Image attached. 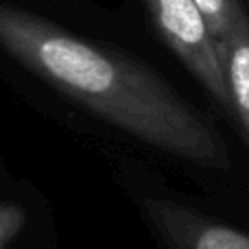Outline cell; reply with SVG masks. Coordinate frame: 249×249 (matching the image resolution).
I'll return each instance as SVG.
<instances>
[{
  "label": "cell",
  "mask_w": 249,
  "mask_h": 249,
  "mask_svg": "<svg viewBox=\"0 0 249 249\" xmlns=\"http://www.w3.org/2000/svg\"><path fill=\"white\" fill-rule=\"evenodd\" d=\"M166 219L173 223L175 236L188 249H249L247 234L228 225L195 219L173 208L166 210Z\"/></svg>",
  "instance_id": "277c9868"
},
{
  "label": "cell",
  "mask_w": 249,
  "mask_h": 249,
  "mask_svg": "<svg viewBox=\"0 0 249 249\" xmlns=\"http://www.w3.org/2000/svg\"><path fill=\"white\" fill-rule=\"evenodd\" d=\"M146 7L171 51L216 103L232 114V96L219 44L199 4L195 0H146Z\"/></svg>",
  "instance_id": "7a4b0ae2"
},
{
  "label": "cell",
  "mask_w": 249,
  "mask_h": 249,
  "mask_svg": "<svg viewBox=\"0 0 249 249\" xmlns=\"http://www.w3.org/2000/svg\"><path fill=\"white\" fill-rule=\"evenodd\" d=\"M221 59L225 66L230 96H232V116L241 124L249 142V16L243 13L234 24L232 33L219 44Z\"/></svg>",
  "instance_id": "3957f363"
},
{
  "label": "cell",
  "mask_w": 249,
  "mask_h": 249,
  "mask_svg": "<svg viewBox=\"0 0 249 249\" xmlns=\"http://www.w3.org/2000/svg\"><path fill=\"white\" fill-rule=\"evenodd\" d=\"M26 214L16 203H0V249L22 230Z\"/></svg>",
  "instance_id": "8992f818"
},
{
  "label": "cell",
  "mask_w": 249,
  "mask_h": 249,
  "mask_svg": "<svg viewBox=\"0 0 249 249\" xmlns=\"http://www.w3.org/2000/svg\"><path fill=\"white\" fill-rule=\"evenodd\" d=\"M0 46L83 107L133 138L210 168H228L223 138L164 79L24 9L0 2Z\"/></svg>",
  "instance_id": "6da1fadb"
},
{
  "label": "cell",
  "mask_w": 249,
  "mask_h": 249,
  "mask_svg": "<svg viewBox=\"0 0 249 249\" xmlns=\"http://www.w3.org/2000/svg\"><path fill=\"white\" fill-rule=\"evenodd\" d=\"M195 2L199 4L201 13L206 16L216 44L225 42L230 37L234 24L245 13V9L238 0H195Z\"/></svg>",
  "instance_id": "5b68a950"
}]
</instances>
